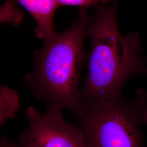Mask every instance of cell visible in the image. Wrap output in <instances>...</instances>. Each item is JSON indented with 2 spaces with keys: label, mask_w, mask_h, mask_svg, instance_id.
Listing matches in <instances>:
<instances>
[{
  "label": "cell",
  "mask_w": 147,
  "mask_h": 147,
  "mask_svg": "<svg viewBox=\"0 0 147 147\" xmlns=\"http://www.w3.org/2000/svg\"><path fill=\"white\" fill-rule=\"evenodd\" d=\"M87 147H143L141 126L147 124V95L86 105L78 119Z\"/></svg>",
  "instance_id": "3957f363"
},
{
  "label": "cell",
  "mask_w": 147,
  "mask_h": 147,
  "mask_svg": "<svg viewBox=\"0 0 147 147\" xmlns=\"http://www.w3.org/2000/svg\"><path fill=\"white\" fill-rule=\"evenodd\" d=\"M16 0H5L0 9V22H7L16 26L20 24L24 18L22 10L17 8Z\"/></svg>",
  "instance_id": "52a82bcc"
},
{
  "label": "cell",
  "mask_w": 147,
  "mask_h": 147,
  "mask_svg": "<svg viewBox=\"0 0 147 147\" xmlns=\"http://www.w3.org/2000/svg\"><path fill=\"white\" fill-rule=\"evenodd\" d=\"M34 19L37 24L35 33L45 42L56 34L53 18L59 6L57 0H16Z\"/></svg>",
  "instance_id": "5b68a950"
},
{
  "label": "cell",
  "mask_w": 147,
  "mask_h": 147,
  "mask_svg": "<svg viewBox=\"0 0 147 147\" xmlns=\"http://www.w3.org/2000/svg\"><path fill=\"white\" fill-rule=\"evenodd\" d=\"M0 147H19V144L9 140L5 136H2L0 139Z\"/></svg>",
  "instance_id": "9c48e42d"
},
{
  "label": "cell",
  "mask_w": 147,
  "mask_h": 147,
  "mask_svg": "<svg viewBox=\"0 0 147 147\" xmlns=\"http://www.w3.org/2000/svg\"><path fill=\"white\" fill-rule=\"evenodd\" d=\"M89 18L86 8H79V17L73 25L65 31L56 33L35 52L34 70L25 77L32 93L45 102L47 110L68 109L77 119L86 107L79 84L87 58L84 42Z\"/></svg>",
  "instance_id": "7a4b0ae2"
},
{
  "label": "cell",
  "mask_w": 147,
  "mask_h": 147,
  "mask_svg": "<svg viewBox=\"0 0 147 147\" xmlns=\"http://www.w3.org/2000/svg\"><path fill=\"white\" fill-rule=\"evenodd\" d=\"M28 125L19 136V147H87L80 127L65 120L62 111H26Z\"/></svg>",
  "instance_id": "277c9868"
},
{
  "label": "cell",
  "mask_w": 147,
  "mask_h": 147,
  "mask_svg": "<svg viewBox=\"0 0 147 147\" xmlns=\"http://www.w3.org/2000/svg\"><path fill=\"white\" fill-rule=\"evenodd\" d=\"M20 108L18 93L2 85L0 87V125L16 116Z\"/></svg>",
  "instance_id": "8992f818"
},
{
  "label": "cell",
  "mask_w": 147,
  "mask_h": 147,
  "mask_svg": "<svg viewBox=\"0 0 147 147\" xmlns=\"http://www.w3.org/2000/svg\"><path fill=\"white\" fill-rule=\"evenodd\" d=\"M118 1L110 6L95 7L90 16L87 37L92 41L87 55L88 74L81 89L85 105L121 98L126 80L135 74L147 73L146 60L138 55L140 38L137 33L120 34L117 25Z\"/></svg>",
  "instance_id": "6da1fadb"
},
{
  "label": "cell",
  "mask_w": 147,
  "mask_h": 147,
  "mask_svg": "<svg viewBox=\"0 0 147 147\" xmlns=\"http://www.w3.org/2000/svg\"><path fill=\"white\" fill-rule=\"evenodd\" d=\"M112 0H57L59 7L64 5L78 6L79 8H85L94 6L96 7L100 3H107Z\"/></svg>",
  "instance_id": "ba28073f"
}]
</instances>
